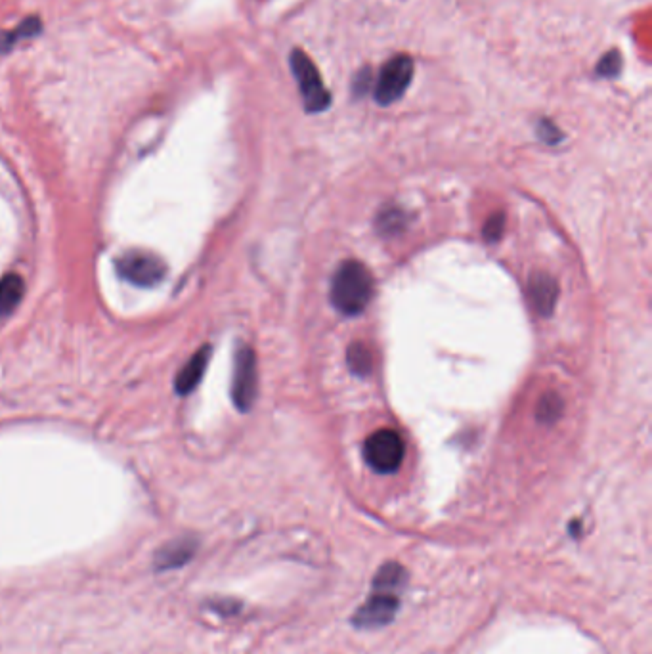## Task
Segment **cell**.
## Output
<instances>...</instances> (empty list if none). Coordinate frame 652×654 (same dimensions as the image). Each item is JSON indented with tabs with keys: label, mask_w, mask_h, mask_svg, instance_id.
Returning a JSON list of instances; mask_svg holds the SVG:
<instances>
[{
	"label": "cell",
	"mask_w": 652,
	"mask_h": 654,
	"mask_svg": "<svg viewBox=\"0 0 652 654\" xmlns=\"http://www.w3.org/2000/svg\"><path fill=\"white\" fill-rule=\"evenodd\" d=\"M331 303L343 316L362 314L373 297V276L358 261L343 262L331 282Z\"/></svg>",
	"instance_id": "6da1fadb"
},
{
	"label": "cell",
	"mask_w": 652,
	"mask_h": 654,
	"mask_svg": "<svg viewBox=\"0 0 652 654\" xmlns=\"http://www.w3.org/2000/svg\"><path fill=\"white\" fill-rule=\"evenodd\" d=\"M291 71L299 85V94L308 113H322L331 106V94L327 92L326 85L320 77L318 67L306 56L303 50L291 52Z\"/></svg>",
	"instance_id": "7a4b0ae2"
},
{
	"label": "cell",
	"mask_w": 652,
	"mask_h": 654,
	"mask_svg": "<svg viewBox=\"0 0 652 654\" xmlns=\"http://www.w3.org/2000/svg\"><path fill=\"white\" fill-rule=\"evenodd\" d=\"M413 73H415V64L412 56L408 54L392 56L377 75V83L373 88L375 102L379 106H391L394 102H398L412 85Z\"/></svg>",
	"instance_id": "3957f363"
},
{
	"label": "cell",
	"mask_w": 652,
	"mask_h": 654,
	"mask_svg": "<svg viewBox=\"0 0 652 654\" xmlns=\"http://www.w3.org/2000/svg\"><path fill=\"white\" fill-rule=\"evenodd\" d=\"M406 456L402 436L392 429H381L368 436L364 444V459L379 475L396 473Z\"/></svg>",
	"instance_id": "277c9868"
},
{
	"label": "cell",
	"mask_w": 652,
	"mask_h": 654,
	"mask_svg": "<svg viewBox=\"0 0 652 654\" xmlns=\"http://www.w3.org/2000/svg\"><path fill=\"white\" fill-rule=\"evenodd\" d=\"M119 278L136 287H155L167 276V264L148 251H127L115 261Z\"/></svg>",
	"instance_id": "5b68a950"
},
{
	"label": "cell",
	"mask_w": 652,
	"mask_h": 654,
	"mask_svg": "<svg viewBox=\"0 0 652 654\" xmlns=\"http://www.w3.org/2000/svg\"><path fill=\"white\" fill-rule=\"evenodd\" d=\"M259 393V371L257 356L249 347H241L234 360L232 379V400L240 412H249Z\"/></svg>",
	"instance_id": "8992f818"
},
{
	"label": "cell",
	"mask_w": 652,
	"mask_h": 654,
	"mask_svg": "<svg viewBox=\"0 0 652 654\" xmlns=\"http://www.w3.org/2000/svg\"><path fill=\"white\" fill-rule=\"evenodd\" d=\"M400 609V597L394 591L371 589L370 599L354 612L352 624L360 630H375L391 624Z\"/></svg>",
	"instance_id": "52a82bcc"
},
{
	"label": "cell",
	"mask_w": 652,
	"mask_h": 654,
	"mask_svg": "<svg viewBox=\"0 0 652 654\" xmlns=\"http://www.w3.org/2000/svg\"><path fill=\"white\" fill-rule=\"evenodd\" d=\"M197 540L190 536L176 538L173 542L163 545L155 555V567L157 570H173V568L184 567L192 561L196 555Z\"/></svg>",
	"instance_id": "ba28073f"
},
{
	"label": "cell",
	"mask_w": 652,
	"mask_h": 654,
	"mask_svg": "<svg viewBox=\"0 0 652 654\" xmlns=\"http://www.w3.org/2000/svg\"><path fill=\"white\" fill-rule=\"evenodd\" d=\"M528 291H530V301L534 308L538 310L540 316H551L555 305H557V297H559V285L557 282L545 274V272H538L530 278L528 282Z\"/></svg>",
	"instance_id": "9c48e42d"
},
{
	"label": "cell",
	"mask_w": 652,
	"mask_h": 654,
	"mask_svg": "<svg viewBox=\"0 0 652 654\" xmlns=\"http://www.w3.org/2000/svg\"><path fill=\"white\" fill-rule=\"evenodd\" d=\"M209 360H211V347L209 345H205V347L197 350L196 354L188 360V364L182 370L178 371V375H176V381H174L176 393H194L197 385L201 383L205 371H207Z\"/></svg>",
	"instance_id": "30bf717a"
},
{
	"label": "cell",
	"mask_w": 652,
	"mask_h": 654,
	"mask_svg": "<svg viewBox=\"0 0 652 654\" xmlns=\"http://www.w3.org/2000/svg\"><path fill=\"white\" fill-rule=\"evenodd\" d=\"M25 295V284L18 274H6L0 280V316H10Z\"/></svg>",
	"instance_id": "8fae6325"
},
{
	"label": "cell",
	"mask_w": 652,
	"mask_h": 654,
	"mask_svg": "<svg viewBox=\"0 0 652 654\" xmlns=\"http://www.w3.org/2000/svg\"><path fill=\"white\" fill-rule=\"evenodd\" d=\"M406 584V570L400 563H385L373 578V588L398 593Z\"/></svg>",
	"instance_id": "7c38bea8"
},
{
	"label": "cell",
	"mask_w": 652,
	"mask_h": 654,
	"mask_svg": "<svg viewBox=\"0 0 652 654\" xmlns=\"http://www.w3.org/2000/svg\"><path fill=\"white\" fill-rule=\"evenodd\" d=\"M347 362L348 368L356 375H370L371 370H373V354L360 341H356V343H352L348 347Z\"/></svg>",
	"instance_id": "4fadbf2b"
},
{
	"label": "cell",
	"mask_w": 652,
	"mask_h": 654,
	"mask_svg": "<svg viewBox=\"0 0 652 654\" xmlns=\"http://www.w3.org/2000/svg\"><path fill=\"white\" fill-rule=\"evenodd\" d=\"M39 31H41V22H39L37 18H31V20L23 22L14 33H4V31H0V54H2V52H8V50L16 44V41L25 39V37H33V35H37Z\"/></svg>",
	"instance_id": "5bb4252c"
},
{
	"label": "cell",
	"mask_w": 652,
	"mask_h": 654,
	"mask_svg": "<svg viewBox=\"0 0 652 654\" xmlns=\"http://www.w3.org/2000/svg\"><path fill=\"white\" fill-rule=\"evenodd\" d=\"M563 414V400L561 396L557 393H547L542 396L540 404H538V421L540 423H545V425H551L555 423L559 417Z\"/></svg>",
	"instance_id": "9a60e30c"
},
{
	"label": "cell",
	"mask_w": 652,
	"mask_h": 654,
	"mask_svg": "<svg viewBox=\"0 0 652 654\" xmlns=\"http://www.w3.org/2000/svg\"><path fill=\"white\" fill-rule=\"evenodd\" d=\"M406 226V217L398 209H387L377 218V228L381 234H396Z\"/></svg>",
	"instance_id": "2e32d148"
},
{
	"label": "cell",
	"mask_w": 652,
	"mask_h": 654,
	"mask_svg": "<svg viewBox=\"0 0 652 654\" xmlns=\"http://www.w3.org/2000/svg\"><path fill=\"white\" fill-rule=\"evenodd\" d=\"M620 71H622V56H620L618 50H610L597 64V75L599 77L614 79V77L620 75Z\"/></svg>",
	"instance_id": "e0dca14e"
},
{
	"label": "cell",
	"mask_w": 652,
	"mask_h": 654,
	"mask_svg": "<svg viewBox=\"0 0 652 654\" xmlns=\"http://www.w3.org/2000/svg\"><path fill=\"white\" fill-rule=\"evenodd\" d=\"M505 230V215L503 213H494L492 217L486 220L484 228H482V236L488 243L500 240Z\"/></svg>",
	"instance_id": "ac0fdd59"
},
{
	"label": "cell",
	"mask_w": 652,
	"mask_h": 654,
	"mask_svg": "<svg viewBox=\"0 0 652 654\" xmlns=\"http://www.w3.org/2000/svg\"><path fill=\"white\" fill-rule=\"evenodd\" d=\"M538 136L544 140L545 144H557L559 140H563V132L559 131L549 119L540 121Z\"/></svg>",
	"instance_id": "d6986e66"
},
{
	"label": "cell",
	"mask_w": 652,
	"mask_h": 654,
	"mask_svg": "<svg viewBox=\"0 0 652 654\" xmlns=\"http://www.w3.org/2000/svg\"><path fill=\"white\" fill-rule=\"evenodd\" d=\"M370 81V69H366L364 73H358V77H356V83H360V85H356L354 87V90H356V94H360V92H364L366 90V83Z\"/></svg>",
	"instance_id": "ffe728a7"
}]
</instances>
